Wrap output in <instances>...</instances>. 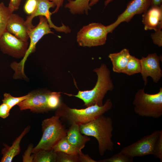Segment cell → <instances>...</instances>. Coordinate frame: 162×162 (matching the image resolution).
<instances>
[{"instance_id":"obj_1","label":"cell","mask_w":162,"mask_h":162,"mask_svg":"<svg viewBox=\"0 0 162 162\" xmlns=\"http://www.w3.org/2000/svg\"><path fill=\"white\" fill-rule=\"evenodd\" d=\"M80 128L82 134L93 136L97 140L101 156L107 151L113 150L114 143L112 140L113 127L111 117L102 115L86 124L80 125Z\"/></svg>"},{"instance_id":"obj_2","label":"cell","mask_w":162,"mask_h":162,"mask_svg":"<svg viewBox=\"0 0 162 162\" xmlns=\"http://www.w3.org/2000/svg\"><path fill=\"white\" fill-rule=\"evenodd\" d=\"M97 76V80L94 87L91 90H79L76 95L65 93L70 96H73L82 100L83 106L87 107L97 105H103L104 99L108 92L112 91L114 85L111 78L110 71L106 64H102L100 67L93 70Z\"/></svg>"},{"instance_id":"obj_3","label":"cell","mask_w":162,"mask_h":162,"mask_svg":"<svg viewBox=\"0 0 162 162\" xmlns=\"http://www.w3.org/2000/svg\"><path fill=\"white\" fill-rule=\"evenodd\" d=\"M113 104L110 99H106L101 106L95 105L85 108L77 109L70 107L61 102L56 109L55 115L62 118L71 124L75 123L79 125L86 124L104 114L112 108Z\"/></svg>"},{"instance_id":"obj_4","label":"cell","mask_w":162,"mask_h":162,"mask_svg":"<svg viewBox=\"0 0 162 162\" xmlns=\"http://www.w3.org/2000/svg\"><path fill=\"white\" fill-rule=\"evenodd\" d=\"M133 103L135 113L141 117L158 118L162 116V88L154 94L146 93L143 88L135 93Z\"/></svg>"},{"instance_id":"obj_5","label":"cell","mask_w":162,"mask_h":162,"mask_svg":"<svg viewBox=\"0 0 162 162\" xmlns=\"http://www.w3.org/2000/svg\"><path fill=\"white\" fill-rule=\"evenodd\" d=\"M41 126L42 136L38 144L33 148V153L40 150L53 149L58 141L66 135L67 129L56 115L44 120Z\"/></svg>"},{"instance_id":"obj_6","label":"cell","mask_w":162,"mask_h":162,"mask_svg":"<svg viewBox=\"0 0 162 162\" xmlns=\"http://www.w3.org/2000/svg\"><path fill=\"white\" fill-rule=\"evenodd\" d=\"M39 18L38 24L28 32L30 43L24 57L20 62H14L10 64L11 68L17 75L21 76L25 74L24 68L25 62L28 56L35 51L36 46L38 41L46 34H54L51 31L47 19L43 16H39Z\"/></svg>"},{"instance_id":"obj_7","label":"cell","mask_w":162,"mask_h":162,"mask_svg":"<svg viewBox=\"0 0 162 162\" xmlns=\"http://www.w3.org/2000/svg\"><path fill=\"white\" fill-rule=\"evenodd\" d=\"M109 33L107 26L93 22L83 26L78 32L76 41L79 46L91 47L104 45Z\"/></svg>"},{"instance_id":"obj_8","label":"cell","mask_w":162,"mask_h":162,"mask_svg":"<svg viewBox=\"0 0 162 162\" xmlns=\"http://www.w3.org/2000/svg\"><path fill=\"white\" fill-rule=\"evenodd\" d=\"M162 130H156L137 141L123 148L120 151L134 158L150 154L154 155L156 144Z\"/></svg>"},{"instance_id":"obj_9","label":"cell","mask_w":162,"mask_h":162,"mask_svg":"<svg viewBox=\"0 0 162 162\" xmlns=\"http://www.w3.org/2000/svg\"><path fill=\"white\" fill-rule=\"evenodd\" d=\"M28 42L23 41L6 30L0 37V49L2 52L16 58H23L28 49Z\"/></svg>"},{"instance_id":"obj_10","label":"cell","mask_w":162,"mask_h":162,"mask_svg":"<svg viewBox=\"0 0 162 162\" xmlns=\"http://www.w3.org/2000/svg\"><path fill=\"white\" fill-rule=\"evenodd\" d=\"M51 92L44 89L33 91L29 93L28 98L17 105L20 110L29 109L33 113L47 112L50 111L47 101Z\"/></svg>"},{"instance_id":"obj_11","label":"cell","mask_w":162,"mask_h":162,"mask_svg":"<svg viewBox=\"0 0 162 162\" xmlns=\"http://www.w3.org/2000/svg\"><path fill=\"white\" fill-rule=\"evenodd\" d=\"M151 2L152 0H131L115 22L107 26L109 33H112L122 22H128L136 15L144 13L151 6Z\"/></svg>"},{"instance_id":"obj_12","label":"cell","mask_w":162,"mask_h":162,"mask_svg":"<svg viewBox=\"0 0 162 162\" xmlns=\"http://www.w3.org/2000/svg\"><path fill=\"white\" fill-rule=\"evenodd\" d=\"M38 5L35 11L31 15L27 16L25 20L26 23L29 31L35 26L32 24L33 18L36 16H43L47 19L50 28H52L56 31L68 33L71 32V29L68 26H66L62 23L61 26L58 27L55 26L52 22L51 19L52 13L50 11L51 8L56 7L55 4L50 0H37Z\"/></svg>"},{"instance_id":"obj_13","label":"cell","mask_w":162,"mask_h":162,"mask_svg":"<svg viewBox=\"0 0 162 162\" xmlns=\"http://www.w3.org/2000/svg\"><path fill=\"white\" fill-rule=\"evenodd\" d=\"M140 59L141 64L140 73L144 86L147 84L148 76L152 78L153 82L158 83L162 77L160 64V57L154 53L149 54L146 57H142Z\"/></svg>"},{"instance_id":"obj_14","label":"cell","mask_w":162,"mask_h":162,"mask_svg":"<svg viewBox=\"0 0 162 162\" xmlns=\"http://www.w3.org/2000/svg\"><path fill=\"white\" fill-rule=\"evenodd\" d=\"M142 22L145 30H162V5L151 6L142 14Z\"/></svg>"},{"instance_id":"obj_15","label":"cell","mask_w":162,"mask_h":162,"mask_svg":"<svg viewBox=\"0 0 162 162\" xmlns=\"http://www.w3.org/2000/svg\"><path fill=\"white\" fill-rule=\"evenodd\" d=\"M6 30L19 39L28 42L29 30L25 21L19 15L12 14L8 21Z\"/></svg>"},{"instance_id":"obj_16","label":"cell","mask_w":162,"mask_h":162,"mask_svg":"<svg viewBox=\"0 0 162 162\" xmlns=\"http://www.w3.org/2000/svg\"><path fill=\"white\" fill-rule=\"evenodd\" d=\"M30 126H28L20 135L14 140L12 145L9 146L3 144L4 147L1 151L2 157L1 162H11L14 158L19 154L21 151L20 142L23 137L29 132Z\"/></svg>"},{"instance_id":"obj_17","label":"cell","mask_w":162,"mask_h":162,"mask_svg":"<svg viewBox=\"0 0 162 162\" xmlns=\"http://www.w3.org/2000/svg\"><path fill=\"white\" fill-rule=\"evenodd\" d=\"M82 134L80 132V125L72 123L67 129L66 137L70 143L79 150H82L86 143L90 140L88 136Z\"/></svg>"},{"instance_id":"obj_18","label":"cell","mask_w":162,"mask_h":162,"mask_svg":"<svg viewBox=\"0 0 162 162\" xmlns=\"http://www.w3.org/2000/svg\"><path fill=\"white\" fill-rule=\"evenodd\" d=\"M130 55L129 50L126 48L118 52L110 54L108 57L112 62L113 71L124 73Z\"/></svg>"},{"instance_id":"obj_19","label":"cell","mask_w":162,"mask_h":162,"mask_svg":"<svg viewBox=\"0 0 162 162\" xmlns=\"http://www.w3.org/2000/svg\"><path fill=\"white\" fill-rule=\"evenodd\" d=\"M90 0H71L65 5V8L69 9L70 13L73 14H82L84 12L88 14V11L91 9L89 6Z\"/></svg>"},{"instance_id":"obj_20","label":"cell","mask_w":162,"mask_h":162,"mask_svg":"<svg viewBox=\"0 0 162 162\" xmlns=\"http://www.w3.org/2000/svg\"><path fill=\"white\" fill-rule=\"evenodd\" d=\"M33 154V162H56V152L53 149L40 150Z\"/></svg>"},{"instance_id":"obj_21","label":"cell","mask_w":162,"mask_h":162,"mask_svg":"<svg viewBox=\"0 0 162 162\" xmlns=\"http://www.w3.org/2000/svg\"><path fill=\"white\" fill-rule=\"evenodd\" d=\"M53 149L56 152H60L67 154L76 155L82 151L71 145L68 141L66 136L60 140L54 146Z\"/></svg>"},{"instance_id":"obj_22","label":"cell","mask_w":162,"mask_h":162,"mask_svg":"<svg viewBox=\"0 0 162 162\" xmlns=\"http://www.w3.org/2000/svg\"><path fill=\"white\" fill-rule=\"evenodd\" d=\"M141 64L140 59L130 55L124 73L128 76L140 73Z\"/></svg>"},{"instance_id":"obj_23","label":"cell","mask_w":162,"mask_h":162,"mask_svg":"<svg viewBox=\"0 0 162 162\" xmlns=\"http://www.w3.org/2000/svg\"><path fill=\"white\" fill-rule=\"evenodd\" d=\"M12 13L3 2L0 3V37L6 31L8 21Z\"/></svg>"},{"instance_id":"obj_24","label":"cell","mask_w":162,"mask_h":162,"mask_svg":"<svg viewBox=\"0 0 162 162\" xmlns=\"http://www.w3.org/2000/svg\"><path fill=\"white\" fill-rule=\"evenodd\" d=\"M29 93L27 94L20 97H14L12 96L10 93H5L4 94V98L2 100L3 103L8 105L12 109L13 107L28 98Z\"/></svg>"},{"instance_id":"obj_25","label":"cell","mask_w":162,"mask_h":162,"mask_svg":"<svg viewBox=\"0 0 162 162\" xmlns=\"http://www.w3.org/2000/svg\"><path fill=\"white\" fill-rule=\"evenodd\" d=\"M61 92H51L49 94L47 101L48 107L49 110L56 109L59 106L61 102Z\"/></svg>"},{"instance_id":"obj_26","label":"cell","mask_w":162,"mask_h":162,"mask_svg":"<svg viewBox=\"0 0 162 162\" xmlns=\"http://www.w3.org/2000/svg\"><path fill=\"white\" fill-rule=\"evenodd\" d=\"M133 158H131L120 152L110 157L98 161V162H132Z\"/></svg>"},{"instance_id":"obj_27","label":"cell","mask_w":162,"mask_h":162,"mask_svg":"<svg viewBox=\"0 0 162 162\" xmlns=\"http://www.w3.org/2000/svg\"><path fill=\"white\" fill-rule=\"evenodd\" d=\"M56 152V162H79L77 155H73L60 152Z\"/></svg>"},{"instance_id":"obj_28","label":"cell","mask_w":162,"mask_h":162,"mask_svg":"<svg viewBox=\"0 0 162 162\" xmlns=\"http://www.w3.org/2000/svg\"><path fill=\"white\" fill-rule=\"evenodd\" d=\"M37 5V0H27L24 7L25 12L28 14L31 15L36 10Z\"/></svg>"},{"instance_id":"obj_29","label":"cell","mask_w":162,"mask_h":162,"mask_svg":"<svg viewBox=\"0 0 162 162\" xmlns=\"http://www.w3.org/2000/svg\"><path fill=\"white\" fill-rule=\"evenodd\" d=\"M154 155L162 162V131L157 141Z\"/></svg>"},{"instance_id":"obj_30","label":"cell","mask_w":162,"mask_h":162,"mask_svg":"<svg viewBox=\"0 0 162 162\" xmlns=\"http://www.w3.org/2000/svg\"><path fill=\"white\" fill-rule=\"evenodd\" d=\"M33 145L30 144L25 151L24 154L22 156V161L23 162H33L34 154H32L33 148Z\"/></svg>"},{"instance_id":"obj_31","label":"cell","mask_w":162,"mask_h":162,"mask_svg":"<svg viewBox=\"0 0 162 162\" xmlns=\"http://www.w3.org/2000/svg\"><path fill=\"white\" fill-rule=\"evenodd\" d=\"M153 43L159 47L162 46V31L160 30L155 31L151 34Z\"/></svg>"},{"instance_id":"obj_32","label":"cell","mask_w":162,"mask_h":162,"mask_svg":"<svg viewBox=\"0 0 162 162\" xmlns=\"http://www.w3.org/2000/svg\"><path fill=\"white\" fill-rule=\"evenodd\" d=\"M11 109L7 104L3 103L0 105V117L5 118L10 115V111Z\"/></svg>"},{"instance_id":"obj_33","label":"cell","mask_w":162,"mask_h":162,"mask_svg":"<svg viewBox=\"0 0 162 162\" xmlns=\"http://www.w3.org/2000/svg\"><path fill=\"white\" fill-rule=\"evenodd\" d=\"M77 155L79 162H98L97 161L92 158L88 154L83 153L82 151L79 152Z\"/></svg>"},{"instance_id":"obj_34","label":"cell","mask_w":162,"mask_h":162,"mask_svg":"<svg viewBox=\"0 0 162 162\" xmlns=\"http://www.w3.org/2000/svg\"><path fill=\"white\" fill-rule=\"evenodd\" d=\"M21 0H10L8 7L13 12L19 9Z\"/></svg>"},{"instance_id":"obj_35","label":"cell","mask_w":162,"mask_h":162,"mask_svg":"<svg viewBox=\"0 0 162 162\" xmlns=\"http://www.w3.org/2000/svg\"><path fill=\"white\" fill-rule=\"evenodd\" d=\"M52 2L56 5V8L54 11L52 13L54 14L57 12L59 8L62 6L64 0H50ZM69 2L72 0H67Z\"/></svg>"},{"instance_id":"obj_36","label":"cell","mask_w":162,"mask_h":162,"mask_svg":"<svg viewBox=\"0 0 162 162\" xmlns=\"http://www.w3.org/2000/svg\"><path fill=\"white\" fill-rule=\"evenodd\" d=\"M99 0H90L89 6L91 7L94 6V5L99 1ZM113 0H106L104 2V5L105 6L107 5L109 3L112 2Z\"/></svg>"},{"instance_id":"obj_37","label":"cell","mask_w":162,"mask_h":162,"mask_svg":"<svg viewBox=\"0 0 162 162\" xmlns=\"http://www.w3.org/2000/svg\"><path fill=\"white\" fill-rule=\"evenodd\" d=\"M162 2V0H152L151 6L160 5Z\"/></svg>"}]
</instances>
